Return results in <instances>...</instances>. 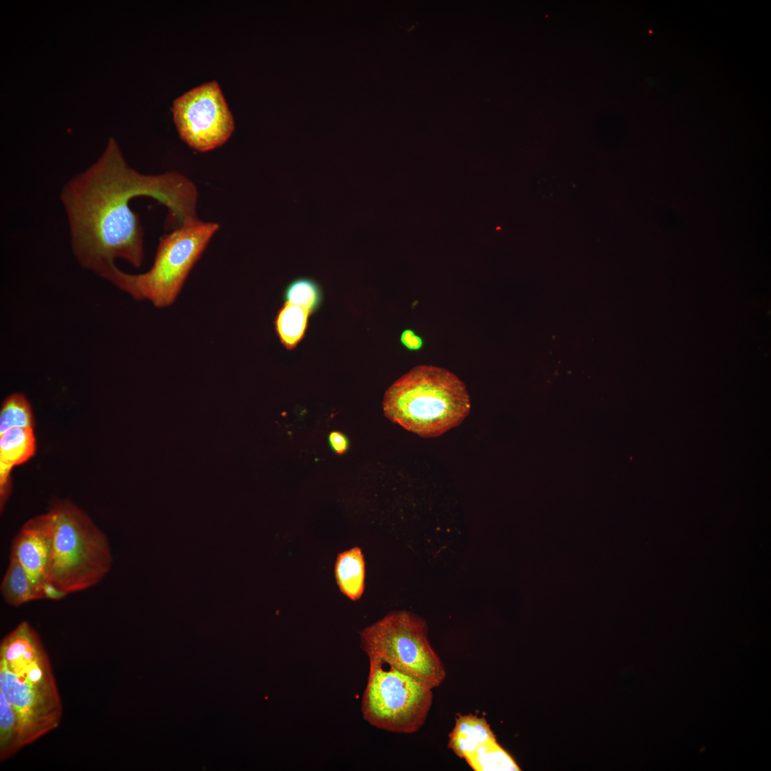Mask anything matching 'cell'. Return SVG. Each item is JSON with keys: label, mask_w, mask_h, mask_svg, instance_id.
<instances>
[{"label": "cell", "mask_w": 771, "mask_h": 771, "mask_svg": "<svg viewBox=\"0 0 771 771\" xmlns=\"http://www.w3.org/2000/svg\"><path fill=\"white\" fill-rule=\"evenodd\" d=\"M141 196L166 206L180 225L198 219V191L193 181L176 171L138 172L113 140L96 162L66 183L60 200L72 251L84 268L101 276L116 258L141 265L143 229L129 206L132 198Z\"/></svg>", "instance_id": "obj_1"}, {"label": "cell", "mask_w": 771, "mask_h": 771, "mask_svg": "<svg viewBox=\"0 0 771 771\" xmlns=\"http://www.w3.org/2000/svg\"><path fill=\"white\" fill-rule=\"evenodd\" d=\"M61 697L48 653L26 620L0 644V761L56 729Z\"/></svg>", "instance_id": "obj_2"}, {"label": "cell", "mask_w": 771, "mask_h": 771, "mask_svg": "<svg viewBox=\"0 0 771 771\" xmlns=\"http://www.w3.org/2000/svg\"><path fill=\"white\" fill-rule=\"evenodd\" d=\"M385 416L420 437L442 435L460 425L470 410L465 383L447 369L415 366L386 390Z\"/></svg>", "instance_id": "obj_3"}, {"label": "cell", "mask_w": 771, "mask_h": 771, "mask_svg": "<svg viewBox=\"0 0 771 771\" xmlns=\"http://www.w3.org/2000/svg\"><path fill=\"white\" fill-rule=\"evenodd\" d=\"M49 512L54 527L49 585L66 596L99 583L112 566L104 533L71 503H58Z\"/></svg>", "instance_id": "obj_4"}, {"label": "cell", "mask_w": 771, "mask_h": 771, "mask_svg": "<svg viewBox=\"0 0 771 771\" xmlns=\"http://www.w3.org/2000/svg\"><path fill=\"white\" fill-rule=\"evenodd\" d=\"M218 228L216 223L199 219L180 225L161 239L153 263L146 273L128 274L115 264L101 277L136 299L148 300L158 308L170 306Z\"/></svg>", "instance_id": "obj_5"}, {"label": "cell", "mask_w": 771, "mask_h": 771, "mask_svg": "<svg viewBox=\"0 0 771 771\" xmlns=\"http://www.w3.org/2000/svg\"><path fill=\"white\" fill-rule=\"evenodd\" d=\"M368 659L369 672L361 702L364 720L389 732L418 731L430 711L433 688L381 658Z\"/></svg>", "instance_id": "obj_6"}, {"label": "cell", "mask_w": 771, "mask_h": 771, "mask_svg": "<svg viewBox=\"0 0 771 771\" xmlns=\"http://www.w3.org/2000/svg\"><path fill=\"white\" fill-rule=\"evenodd\" d=\"M361 647L431 688L446 676L445 666L428 638L425 621L405 611L389 613L360 633Z\"/></svg>", "instance_id": "obj_7"}, {"label": "cell", "mask_w": 771, "mask_h": 771, "mask_svg": "<svg viewBox=\"0 0 771 771\" xmlns=\"http://www.w3.org/2000/svg\"><path fill=\"white\" fill-rule=\"evenodd\" d=\"M172 112L180 138L200 152L222 146L234 131L233 115L216 81L202 84L176 98Z\"/></svg>", "instance_id": "obj_8"}, {"label": "cell", "mask_w": 771, "mask_h": 771, "mask_svg": "<svg viewBox=\"0 0 771 771\" xmlns=\"http://www.w3.org/2000/svg\"><path fill=\"white\" fill-rule=\"evenodd\" d=\"M54 527L49 512L28 520L14 538L10 555L25 570L39 599L59 600L65 597L50 586L47 572L53 544Z\"/></svg>", "instance_id": "obj_9"}, {"label": "cell", "mask_w": 771, "mask_h": 771, "mask_svg": "<svg viewBox=\"0 0 771 771\" xmlns=\"http://www.w3.org/2000/svg\"><path fill=\"white\" fill-rule=\"evenodd\" d=\"M36 451L33 428H16L0 435V505L9 498L12 468L28 460Z\"/></svg>", "instance_id": "obj_10"}, {"label": "cell", "mask_w": 771, "mask_h": 771, "mask_svg": "<svg viewBox=\"0 0 771 771\" xmlns=\"http://www.w3.org/2000/svg\"><path fill=\"white\" fill-rule=\"evenodd\" d=\"M495 737L484 717L472 714L458 715L449 735L448 747L459 757L465 758L483 744Z\"/></svg>", "instance_id": "obj_11"}, {"label": "cell", "mask_w": 771, "mask_h": 771, "mask_svg": "<svg viewBox=\"0 0 771 771\" xmlns=\"http://www.w3.org/2000/svg\"><path fill=\"white\" fill-rule=\"evenodd\" d=\"M335 578L340 591L355 601L364 591L366 567L362 550L354 547L339 553L334 568Z\"/></svg>", "instance_id": "obj_12"}, {"label": "cell", "mask_w": 771, "mask_h": 771, "mask_svg": "<svg viewBox=\"0 0 771 771\" xmlns=\"http://www.w3.org/2000/svg\"><path fill=\"white\" fill-rule=\"evenodd\" d=\"M306 308L286 302L275 320L276 333L282 344L288 350L294 348L304 336L309 315Z\"/></svg>", "instance_id": "obj_13"}, {"label": "cell", "mask_w": 771, "mask_h": 771, "mask_svg": "<svg viewBox=\"0 0 771 771\" xmlns=\"http://www.w3.org/2000/svg\"><path fill=\"white\" fill-rule=\"evenodd\" d=\"M1 593L6 603L16 607L39 600L25 570L12 555L1 583Z\"/></svg>", "instance_id": "obj_14"}, {"label": "cell", "mask_w": 771, "mask_h": 771, "mask_svg": "<svg viewBox=\"0 0 771 771\" xmlns=\"http://www.w3.org/2000/svg\"><path fill=\"white\" fill-rule=\"evenodd\" d=\"M475 771H518L512 757L497 742L488 741L464 758Z\"/></svg>", "instance_id": "obj_15"}, {"label": "cell", "mask_w": 771, "mask_h": 771, "mask_svg": "<svg viewBox=\"0 0 771 771\" xmlns=\"http://www.w3.org/2000/svg\"><path fill=\"white\" fill-rule=\"evenodd\" d=\"M31 405L20 393L9 395L3 402L0 412V435L16 428H33Z\"/></svg>", "instance_id": "obj_16"}, {"label": "cell", "mask_w": 771, "mask_h": 771, "mask_svg": "<svg viewBox=\"0 0 771 771\" xmlns=\"http://www.w3.org/2000/svg\"><path fill=\"white\" fill-rule=\"evenodd\" d=\"M286 302L297 305L312 312L321 301V289L312 279L301 278L293 281L285 291Z\"/></svg>", "instance_id": "obj_17"}, {"label": "cell", "mask_w": 771, "mask_h": 771, "mask_svg": "<svg viewBox=\"0 0 771 771\" xmlns=\"http://www.w3.org/2000/svg\"><path fill=\"white\" fill-rule=\"evenodd\" d=\"M401 344L410 351H419L425 344L423 338L411 328L403 331L400 336Z\"/></svg>", "instance_id": "obj_18"}, {"label": "cell", "mask_w": 771, "mask_h": 771, "mask_svg": "<svg viewBox=\"0 0 771 771\" xmlns=\"http://www.w3.org/2000/svg\"><path fill=\"white\" fill-rule=\"evenodd\" d=\"M328 442L332 450L338 455H342L348 448L347 437L339 431H332L328 435Z\"/></svg>", "instance_id": "obj_19"}]
</instances>
